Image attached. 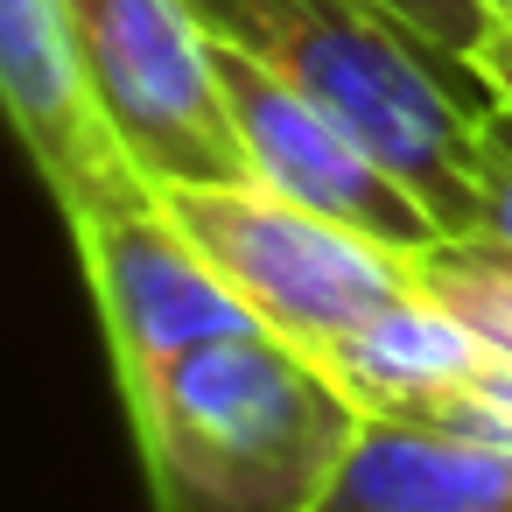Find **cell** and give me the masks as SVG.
Masks as SVG:
<instances>
[{
	"label": "cell",
	"mask_w": 512,
	"mask_h": 512,
	"mask_svg": "<svg viewBox=\"0 0 512 512\" xmlns=\"http://www.w3.org/2000/svg\"><path fill=\"white\" fill-rule=\"evenodd\" d=\"M477 358H484V337L421 288V295L393 302L386 316H372L358 337H344L323 365L351 386V400L365 414H414L421 400L456 386Z\"/></svg>",
	"instance_id": "9c48e42d"
},
{
	"label": "cell",
	"mask_w": 512,
	"mask_h": 512,
	"mask_svg": "<svg viewBox=\"0 0 512 512\" xmlns=\"http://www.w3.org/2000/svg\"><path fill=\"white\" fill-rule=\"evenodd\" d=\"M162 204L190 232V246L232 281L253 323L316 358H330L393 302L421 295L414 253L309 204H288L260 183H190L162 190Z\"/></svg>",
	"instance_id": "3957f363"
},
{
	"label": "cell",
	"mask_w": 512,
	"mask_h": 512,
	"mask_svg": "<svg viewBox=\"0 0 512 512\" xmlns=\"http://www.w3.org/2000/svg\"><path fill=\"white\" fill-rule=\"evenodd\" d=\"M470 71L491 85V99H505V106H512V29H491V36L477 43Z\"/></svg>",
	"instance_id": "7c38bea8"
},
{
	"label": "cell",
	"mask_w": 512,
	"mask_h": 512,
	"mask_svg": "<svg viewBox=\"0 0 512 512\" xmlns=\"http://www.w3.org/2000/svg\"><path fill=\"white\" fill-rule=\"evenodd\" d=\"M323 512H512V449L414 414H365Z\"/></svg>",
	"instance_id": "ba28073f"
},
{
	"label": "cell",
	"mask_w": 512,
	"mask_h": 512,
	"mask_svg": "<svg viewBox=\"0 0 512 512\" xmlns=\"http://www.w3.org/2000/svg\"><path fill=\"white\" fill-rule=\"evenodd\" d=\"M218 85H225V106H232V127L246 141V169H253L260 190H274L288 204H309L323 218H344V225H358V232H372L400 253H421V246L442 239L435 211L351 127H337L316 99L281 85L267 64L218 43Z\"/></svg>",
	"instance_id": "5b68a950"
},
{
	"label": "cell",
	"mask_w": 512,
	"mask_h": 512,
	"mask_svg": "<svg viewBox=\"0 0 512 512\" xmlns=\"http://www.w3.org/2000/svg\"><path fill=\"white\" fill-rule=\"evenodd\" d=\"M155 512H323L365 407L302 344L232 330L120 379Z\"/></svg>",
	"instance_id": "6da1fadb"
},
{
	"label": "cell",
	"mask_w": 512,
	"mask_h": 512,
	"mask_svg": "<svg viewBox=\"0 0 512 512\" xmlns=\"http://www.w3.org/2000/svg\"><path fill=\"white\" fill-rule=\"evenodd\" d=\"M477 155H484V225H477V239L512 246V106L505 99L484 113Z\"/></svg>",
	"instance_id": "8fae6325"
},
{
	"label": "cell",
	"mask_w": 512,
	"mask_h": 512,
	"mask_svg": "<svg viewBox=\"0 0 512 512\" xmlns=\"http://www.w3.org/2000/svg\"><path fill=\"white\" fill-rule=\"evenodd\" d=\"M78 232V260L99 302V330L113 351V379L148 372L190 344L253 330V309L232 295V281L190 246V232L169 218L162 197L106 211L71 225Z\"/></svg>",
	"instance_id": "52a82bcc"
},
{
	"label": "cell",
	"mask_w": 512,
	"mask_h": 512,
	"mask_svg": "<svg viewBox=\"0 0 512 512\" xmlns=\"http://www.w3.org/2000/svg\"><path fill=\"white\" fill-rule=\"evenodd\" d=\"M484 15H491V29H512V0H484Z\"/></svg>",
	"instance_id": "4fadbf2b"
},
{
	"label": "cell",
	"mask_w": 512,
	"mask_h": 512,
	"mask_svg": "<svg viewBox=\"0 0 512 512\" xmlns=\"http://www.w3.org/2000/svg\"><path fill=\"white\" fill-rule=\"evenodd\" d=\"M386 15H400L421 43H435L442 57L470 64L477 43L491 36V15H484V0H379Z\"/></svg>",
	"instance_id": "30bf717a"
},
{
	"label": "cell",
	"mask_w": 512,
	"mask_h": 512,
	"mask_svg": "<svg viewBox=\"0 0 512 512\" xmlns=\"http://www.w3.org/2000/svg\"><path fill=\"white\" fill-rule=\"evenodd\" d=\"M0 92H8V120L43 190L71 225L155 197V183L99 106L64 0H0Z\"/></svg>",
	"instance_id": "8992f818"
},
{
	"label": "cell",
	"mask_w": 512,
	"mask_h": 512,
	"mask_svg": "<svg viewBox=\"0 0 512 512\" xmlns=\"http://www.w3.org/2000/svg\"><path fill=\"white\" fill-rule=\"evenodd\" d=\"M190 8L218 43L246 50L337 127H351L435 211L442 239H477V127L498 99L470 64L421 43L379 0H190Z\"/></svg>",
	"instance_id": "7a4b0ae2"
},
{
	"label": "cell",
	"mask_w": 512,
	"mask_h": 512,
	"mask_svg": "<svg viewBox=\"0 0 512 512\" xmlns=\"http://www.w3.org/2000/svg\"><path fill=\"white\" fill-rule=\"evenodd\" d=\"M106 120L162 190L253 183L246 141L218 85V43L190 0H64Z\"/></svg>",
	"instance_id": "277c9868"
}]
</instances>
